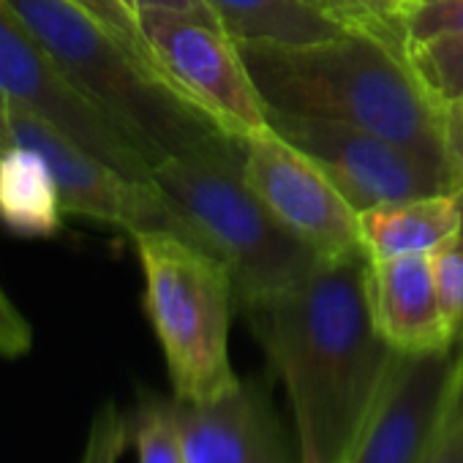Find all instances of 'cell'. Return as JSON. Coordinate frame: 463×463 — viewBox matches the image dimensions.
I'll use <instances>...</instances> for the list:
<instances>
[{"mask_svg": "<svg viewBox=\"0 0 463 463\" xmlns=\"http://www.w3.org/2000/svg\"><path fill=\"white\" fill-rule=\"evenodd\" d=\"M63 77L156 166L166 156L238 145L161 74L69 0H6Z\"/></svg>", "mask_w": 463, "mask_h": 463, "instance_id": "3957f363", "label": "cell"}, {"mask_svg": "<svg viewBox=\"0 0 463 463\" xmlns=\"http://www.w3.org/2000/svg\"><path fill=\"white\" fill-rule=\"evenodd\" d=\"M365 251L322 262L303 281L246 308L281 379L298 452L344 463L398 357L376 333L365 295Z\"/></svg>", "mask_w": 463, "mask_h": 463, "instance_id": "6da1fadb", "label": "cell"}, {"mask_svg": "<svg viewBox=\"0 0 463 463\" xmlns=\"http://www.w3.org/2000/svg\"><path fill=\"white\" fill-rule=\"evenodd\" d=\"M77 9H82L88 17H93L101 28H107L123 47H128L137 58H142L156 74H161L153 52H150V44L139 28V20L120 4V0H69ZM164 77V74H161ZM166 80V77H164ZM169 82V80H166Z\"/></svg>", "mask_w": 463, "mask_h": 463, "instance_id": "ffe728a7", "label": "cell"}, {"mask_svg": "<svg viewBox=\"0 0 463 463\" xmlns=\"http://www.w3.org/2000/svg\"><path fill=\"white\" fill-rule=\"evenodd\" d=\"M365 295L376 333L398 354L458 352L439 303L430 254L368 260Z\"/></svg>", "mask_w": 463, "mask_h": 463, "instance_id": "4fadbf2b", "label": "cell"}, {"mask_svg": "<svg viewBox=\"0 0 463 463\" xmlns=\"http://www.w3.org/2000/svg\"><path fill=\"white\" fill-rule=\"evenodd\" d=\"M9 109H12V99L6 93H0V147L9 150L12 142V123H9Z\"/></svg>", "mask_w": 463, "mask_h": 463, "instance_id": "4316f807", "label": "cell"}, {"mask_svg": "<svg viewBox=\"0 0 463 463\" xmlns=\"http://www.w3.org/2000/svg\"><path fill=\"white\" fill-rule=\"evenodd\" d=\"M177 422L185 463H300L260 379H243L210 403L177 401Z\"/></svg>", "mask_w": 463, "mask_h": 463, "instance_id": "7c38bea8", "label": "cell"}, {"mask_svg": "<svg viewBox=\"0 0 463 463\" xmlns=\"http://www.w3.org/2000/svg\"><path fill=\"white\" fill-rule=\"evenodd\" d=\"M207 4L238 44H308L344 33L306 0H207Z\"/></svg>", "mask_w": 463, "mask_h": 463, "instance_id": "9a60e30c", "label": "cell"}, {"mask_svg": "<svg viewBox=\"0 0 463 463\" xmlns=\"http://www.w3.org/2000/svg\"><path fill=\"white\" fill-rule=\"evenodd\" d=\"M33 349V327L0 287V354L17 360Z\"/></svg>", "mask_w": 463, "mask_h": 463, "instance_id": "603a6c76", "label": "cell"}, {"mask_svg": "<svg viewBox=\"0 0 463 463\" xmlns=\"http://www.w3.org/2000/svg\"><path fill=\"white\" fill-rule=\"evenodd\" d=\"M439 123H441V142L447 166L452 172L455 191L463 188V99L449 101L439 107Z\"/></svg>", "mask_w": 463, "mask_h": 463, "instance_id": "cb8c5ba5", "label": "cell"}, {"mask_svg": "<svg viewBox=\"0 0 463 463\" xmlns=\"http://www.w3.org/2000/svg\"><path fill=\"white\" fill-rule=\"evenodd\" d=\"M406 58L436 107L463 99V36L411 42Z\"/></svg>", "mask_w": 463, "mask_h": 463, "instance_id": "d6986e66", "label": "cell"}, {"mask_svg": "<svg viewBox=\"0 0 463 463\" xmlns=\"http://www.w3.org/2000/svg\"><path fill=\"white\" fill-rule=\"evenodd\" d=\"M436 36H463V0H414L406 9L409 44Z\"/></svg>", "mask_w": 463, "mask_h": 463, "instance_id": "7402d4cb", "label": "cell"}, {"mask_svg": "<svg viewBox=\"0 0 463 463\" xmlns=\"http://www.w3.org/2000/svg\"><path fill=\"white\" fill-rule=\"evenodd\" d=\"M63 210L47 164L28 147L0 153V221L23 235H50Z\"/></svg>", "mask_w": 463, "mask_h": 463, "instance_id": "2e32d148", "label": "cell"}, {"mask_svg": "<svg viewBox=\"0 0 463 463\" xmlns=\"http://www.w3.org/2000/svg\"><path fill=\"white\" fill-rule=\"evenodd\" d=\"M460 414H463V411H460Z\"/></svg>", "mask_w": 463, "mask_h": 463, "instance_id": "e575fe53", "label": "cell"}, {"mask_svg": "<svg viewBox=\"0 0 463 463\" xmlns=\"http://www.w3.org/2000/svg\"><path fill=\"white\" fill-rule=\"evenodd\" d=\"M139 28L169 85L238 145L270 131L268 107L238 42L223 28L175 9H139Z\"/></svg>", "mask_w": 463, "mask_h": 463, "instance_id": "8992f818", "label": "cell"}, {"mask_svg": "<svg viewBox=\"0 0 463 463\" xmlns=\"http://www.w3.org/2000/svg\"><path fill=\"white\" fill-rule=\"evenodd\" d=\"M338 31L371 36L406 55V9L403 0H306Z\"/></svg>", "mask_w": 463, "mask_h": 463, "instance_id": "e0dca14e", "label": "cell"}, {"mask_svg": "<svg viewBox=\"0 0 463 463\" xmlns=\"http://www.w3.org/2000/svg\"><path fill=\"white\" fill-rule=\"evenodd\" d=\"M150 177L188 221L196 243L229 268L243 311L325 262L251 191L241 145L166 156Z\"/></svg>", "mask_w": 463, "mask_h": 463, "instance_id": "277c9868", "label": "cell"}, {"mask_svg": "<svg viewBox=\"0 0 463 463\" xmlns=\"http://www.w3.org/2000/svg\"><path fill=\"white\" fill-rule=\"evenodd\" d=\"M422 463H463V414H455L444 425Z\"/></svg>", "mask_w": 463, "mask_h": 463, "instance_id": "d4e9b609", "label": "cell"}, {"mask_svg": "<svg viewBox=\"0 0 463 463\" xmlns=\"http://www.w3.org/2000/svg\"><path fill=\"white\" fill-rule=\"evenodd\" d=\"M458 352L398 354L344 463H422L458 414Z\"/></svg>", "mask_w": 463, "mask_h": 463, "instance_id": "8fae6325", "label": "cell"}, {"mask_svg": "<svg viewBox=\"0 0 463 463\" xmlns=\"http://www.w3.org/2000/svg\"><path fill=\"white\" fill-rule=\"evenodd\" d=\"M460 246H463V238H460ZM455 349L463 352V303H460V319H458V333H455Z\"/></svg>", "mask_w": 463, "mask_h": 463, "instance_id": "f1b7e54d", "label": "cell"}, {"mask_svg": "<svg viewBox=\"0 0 463 463\" xmlns=\"http://www.w3.org/2000/svg\"><path fill=\"white\" fill-rule=\"evenodd\" d=\"M139 9H175V12H183V14H191L210 25L223 28L207 0H139Z\"/></svg>", "mask_w": 463, "mask_h": 463, "instance_id": "484cf974", "label": "cell"}, {"mask_svg": "<svg viewBox=\"0 0 463 463\" xmlns=\"http://www.w3.org/2000/svg\"><path fill=\"white\" fill-rule=\"evenodd\" d=\"M357 223L368 260L436 254L463 238V202L458 191L428 194L363 210Z\"/></svg>", "mask_w": 463, "mask_h": 463, "instance_id": "5bb4252c", "label": "cell"}, {"mask_svg": "<svg viewBox=\"0 0 463 463\" xmlns=\"http://www.w3.org/2000/svg\"><path fill=\"white\" fill-rule=\"evenodd\" d=\"M120 4H123V6L137 17V20H139V0H120Z\"/></svg>", "mask_w": 463, "mask_h": 463, "instance_id": "f546056e", "label": "cell"}, {"mask_svg": "<svg viewBox=\"0 0 463 463\" xmlns=\"http://www.w3.org/2000/svg\"><path fill=\"white\" fill-rule=\"evenodd\" d=\"M0 153H4V147H0Z\"/></svg>", "mask_w": 463, "mask_h": 463, "instance_id": "836d02e7", "label": "cell"}, {"mask_svg": "<svg viewBox=\"0 0 463 463\" xmlns=\"http://www.w3.org/2000/svg\"><path fill=\"white\" fill-rule=\"evenodd\" d=\"M458 196H460V202H463V188H458Z\"/></svg>", "mask_w": 463, "mask_h": 463, "instance_id": "d6a6232c", "label": "cell"}, {"mask_svg": "<svg viewBox=\"0 0 463 463\" xmlns=\"http://www.w3.org/2000/svg\"><path fill=\"white\" fill-rule=\"evenodd\" d=\"M131 439L128 414H123L112 401L96 409L80 463H120L123 449Z\"/></svg>", "mask_w": 463, "mask_h": 463, "instance_id": "44dd1931", "label": "cell"}, {"mask_svg": "<svg viewBox=\"0 0 463 463\" xmlns=\"http://www.w3.org/2000/svg\"><path fill=\"white\" fill-rule=\"evenodd\" d=\"M238 47L268 109L360 126L449 169L439 107L403 52L349 31L308 44Z\"/></svg>", "mask_w": 463, "mask_h": 463, "instance_id": "7a4b0ae2", "label": "cell"}, {"mask_svg": "<svg viewBox=\"0 0 463 463\" xmlns=\"http://www.w3.org/2000/svg\"><path fill=\"white\" fill-rule=\"evenodd\" d=\"M455 403L458 414L463 411V352H458V371H455Z\"/></svg>", "mask_w": 463, "mask_h": 463, "instance_id": "83f0119b", "label": "cell"}, {"mask_svg": "<svg viewBox=\"0 0 463 463\" xmlns=\"http://www.w3.org/2000/svg\"><path fill=\"white\" fill-rule=\"evenodd\" d=\"M241 153L251 191L325 262L363 251L357 210L306 153L273 128L246 137Z\"/></svg>", "mask_w": 463, "mask_h": 463, "instance_id": "30bf717a", "label": "cell"}, {"mask_svg": "<svg viewBox=\"0 0 463 463\" xmlns=\"http://www.w3.org/2000/svg\"><path fill=\"white\" fill-rule=\"evenodd\" d=\"M300 463H319L314 455H300Z\"/></svg>", "mask_w": 463, "mask_h": 463, "instance_id": "4dcf8cb0", "label": "cell"}, {"mask_svg": "<svg viewBox=\"0 0 463 463\" xmlns=\"http://www.w3.org/2000/svg\"><path fill=\"white\" fill-rule=\"evenodd\" d=\"M9 123L12 142L33 150L47 164L63 215H82L99 223H109L126 229L128 235L166 229L188 243H196L188 221L153 180H139L115 169L112 164L77 145L58 126L17 101H12Z\"/></svg>", "mask_w": 463, "mask_h": 463, "instance_id": "52a82bcc", "label": "cell"}, {"mask_svg": "<svg viewBox=\"0 0 463 463\" xmlns=\"http://www.w3.org/2000/svg\"><path fill=\"white\" fill-rule=\"evenodd\" d=\"M128 428L137 447V463H185L175 398L139 392L137 409L128 414Z\"/></svg>", "mask_w": 463, "mask_h": 463, "instance_id": "ac0fdd59", "label": "cell"}, {"mask_svg": "<svg viewBox=\"0 0 463 463\" xmlns=\"http://www.w3.org/2000/svg\"><path fill=\"white\" fill-rule=\"evenodd\" d=\"M411 4H414V0H403V9H409Z\"/></svg>", "mask_w": 463, "mask_h": 463, "instance_id": "1f68e13d", "label": "cell"}, {"mask_svg": "<svg viewBox=\"0 0 463 463\" xmlns=\"http://www.w3.org/2000/svg\"><path fill=\"white\" fill-rule=\"evenodd\" d=\"M0 93L42 115L115 169L153 180L150 161L58 69L23 17L0 0Z\"/></svg>", "mask_w": 463, "mask_h": 463, "instance_id": "9c48e42d", "label": "cell"}, {"mask_svg": "<svg viewBox=\"0 0 463 463\" xmlns=\"http://www.w3.org/2000/svg\"><path fill=\"white\" fill-rule=\"evenodd\" d=\"M270 128L306 153L357 210L455 191L452 175L360 126L268 109Z\"/></svg>", "mask_w": 463, "mask_h": 463, "instance_id": "ba28073f", "label": "cell"}, {"mask_svg": "<svg viewBox=\"0 0 463 463\" xmlns=\"http://www.w3.org/2000/svg\"><path fill=\"white\" fill-rule=\"evenodd\" d=\"M131 238L145 276V314L161 344L172 395L183 403H210L232 392L243 379L229 357L238 308L229 268L166 229Z\"/></svg>", "mask_w": 463, "mask_h": 463, "instance_id": "5b68a950", "label": "cell"}]
</instances>
